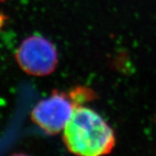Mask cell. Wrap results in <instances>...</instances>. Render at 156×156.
<instances>
[{
    "mask_svg": "<svg viewBox=\"0 0 156 156\" xmlns=\"http://www.w3.org/2000/svg\"><path fill=\"white\" fill-rule=\"evenodd\" d=\"M71 96V100L74 103V105L76 104H81L84 101H88L91 98L93 97V94L92 92H89V89L84 88H75L72 93H70Z\"/></svg>",
    "mask_w": 156,
    "mask_h": 156,
    "instance_id": "obj_4",
    "label": "cell"
},
{
    "mask_svg": "<svg viewBox=\"0 0 156 156\" xmlns=\"http://www.w3.org/2000/svg\"><path fill=\"white\" fill-rule=\"evenodd\" d=\"M5 22V16L0 14V27H2Z\"/></svg>",
    "mask_w": 156,
    "mask_h": 156,
    "instance_id": "obj_5",
    "label": "cell"
},
{
    "mask_svg": "<svg viewBox=\"0 0 156 156\" xmlns=\"http://www.w3.org/2000/svg\"><path fill=\"white\" fill-rule=\"evenodd\" d=\"M64 130L66 147L78 155L108 154L115 145L112 129L101 115L88 108H75Z\"/></svg>",
    "mask_w": 156,
    "mask_h": 156,
    "instance_id": "obj_1",
    "label": "cell"
},
{
    "mask_svg": "<svg viewBox=\"0 0 156 156\" xmlns=\"http://www.w3.org/2000/svg\"><path fill=\"white\" fill-rule=\"evenodd\" d=\"M0 1H4V0H0Z\"/></svg>",
    "mask_w": 156,
    "mask_h": 156,
    "instance_id": "obj_6",
    "label": "cell"
},
{
    "mask_svg": "<svg viewBox=\"0 0 156 156\" xmlns=\"http://www.w3.org/2000/svg\"><path fill=\"white\" fill-rule=\"evenodd\" d=\"M76 106L64 93H54L40 101L31 112V119L47 134L54 135L65 128Z\"/></svg>",
    "mask_w": 156,
    "mask_h": 156,
    "instance_id": "obj_3",
    "label": "cell"
},
{
    "mask_svg": "<svg viewBox=\"0 0 156 156\" xmlns=\"http://www.w3.org/2000/svg\"><path fill=\"white\" fill-rule=\"evenodd\" d=\"M19 66L25 72L34 76L51 73L58 62V54L54 45L39 35L27 37L16 53Z\"/></svg>",
    "mask_w": 156,
    "mask_h": 156,
    "instance_id": "obj_2",
    "label": "cell"
}]
</instances>
